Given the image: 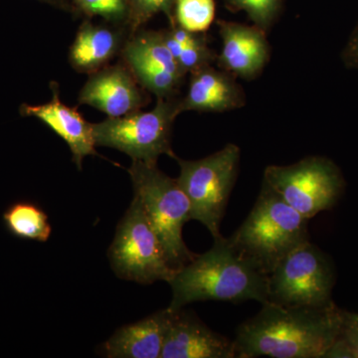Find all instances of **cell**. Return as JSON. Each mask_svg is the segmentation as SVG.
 <instances>
[{
  "label": "cell",
  "mask_w": 358,
  "mask_h": 358,
  "mask_svg": "<svg viewBox=\"0 0 358 358\" xmlns=\"http://www.w3.org/2000/svg\"><path fill=\"white\" fill-rule=\"evenodd\" d=\"M120 43L121 39L117 32L86 21L71 47L70 62L82 72H93L114 57Z\"/></svg>",
  "instance_id": "cell-16"
},
{
  "label": "cell",
  "mask_w": 358,
  "mask_h": 358,
  "mask_svg": "<svg viewBox=\"0 0 358 358\" xmlns=\"http://www.w3.org/2000/svg\"><path fill=\"white\" fill-rule=\"evenodd\" d=\"M343 310L263 303L238 327L235 357L324 358L341 334Z\"/></svg>",
  "instance_id": "cell-1"
},
{
  "label": "cell",
  "mask_w": 358,
  "mask_h": 358,
  "mask_svg": "<svg viewBox=\"0 0 358 358\" xmlns=\"http://www.w3.org/2000/svg\"><path fill=\"white\" fill-rule=\"evenodd\" d=\"M214 0H176L174 22L190 32L207 31L215 18Z\"/></svg>",
  "instance_id": "cell-19"
},
{
  "label": "cell",
  "mask_w": 358,
  "mask_h": 358,
  "mask_svg": "<svg viewBox=\"0 0 358 358\" xmlns=\"http://www.w3.org/2000/svg\"><path fill=\"white\" fill-rule=\"evenodd\" d=\"M180 113L178 101L159 98L150 112L108 117L93 124L96 145L115 148L145 164H157L162 155L176 159L171 148V129Z\"/></svg>",
  "instance_id": "cell-6"
},
{
  "label": "cell",
  "mask_w": 358,
  "mask_h": 358,
  "mask_svg": "<svg viewBox=\"0 0 358 358\" xmlns=\"http://www.w3.org/2000/svg\"><path fill=\"white\" fill-rule=\"evenodd\" d=\"M79 103L96 108L109 117H119L138 112L143 98L131 73L114 66L90 78L80 93Z\"/></svg>",
  "instance_id": "cell-13"
},
{
  "label": "cell",
  "mask_w": 358,
  "mask_h": 358,
  "mask_svg": "<svg viewBox=\"0 0 358 358\" xmlns=\"http://www.w3.org/2000/svg\"><path fill=\"white\" fill-rule=\"evenodd\" d=\"M222 49L217 57L219 67L234 76L253 79L265 67L270 48L265 32L258 26L219 20Z\"/></svg>",
  "instance_id": "cell-11"
},
{
  "label": "cell",
  "mask_w": 358,
  "mask_h": 358,
  "mask_svg": "<svg viewBox=\"0 0 358 358\" xmlns=\"http://www.w3.org/2000/svg\"><path fill=\"white\" fill-rule=\"evenodd\" d=\"M343 60L346 67L358 69V25L343 50Z\"/></svg>",
  "instance_id": "cell-25"
},
{
  "label": "cell",
  "mask_w": 358,
  "mask_h": 358,
  "mask_svg": "<svg viewBox=\"0 0 358 358\" xmlns=\"http://www.w3.org/2000/svg\"><path fill=\"white\" fill-rule=\"evenodd\" d=\"M129 21L134 30L152 20L157 13H164L174 23L173 9L176 0H128Z\"/></svg>",
  "instance_id": "cell-23"
},
{
  "label": "cell",
  "mask_w": 358,
  "mask_h": 358,
  "mask_svg": "<svg viewBox=\"0 0 358 358\" xmlns=\"http://www.w3.org/2000/svg\"><path fill=\"white\" fill-rule=\"evenodd\" d=\"M169 284L173 300L167 308L171 312L195 301L268 303V275L222 235L214 239L210 250L179 268Z\"/></svg>",
  "instance_id": "cell-2"
},
{
  "label": "cell",
  "mask_w": 358,
  "mask_h": 358,
  "mask_svg": "<svg viewBox=\"0 0 358 358\" xmlns=\"http://www.w3.org/2000/svg\"><path fill=\"white\" fill-rule=\"evenodd\" d=\"M327 357L358 358V313L343 310L341 334Z\"/></svg>",
  "instance_id": "cell-21"
},
{
  "label": "cell",
  "mask_w": 358,
  "mask_h": 358,
  "mask_svg": "<svg viewBox=\"0 0 358 358\" xmlns=\"http://www.w3.org/2000/svg\"><path fill=\"white\" fill-rule=\"evenodd\" d=\"M215 59V54L207 46L206 38L202 35L199 41L185 47L176 61L185 74L187 72L192 74L202 68L210 66Z\"/></svg>",
  "instance_id": "cell-24"
},
{
  "label": "cell",
  "mask_w": 358,
  "mask_h": 358,
  "mask_svg": "<svg viewBox=\"0 0 358 358\" xmlns=\"http://www.w3.org/2000/svg\"><path fill=\"white\" fill-rule=\"evenodd\" d=\"M169 308L126 324L102 345L103 357L109 358H160L169 327Z\"/></svg>",
  "instance_id": "cell-14"
},
{
  "label": "cell",
  "mask_w": 358,
  "mask_h": 358,
  "mask_svg": "<svg viewBox=\"0 0 358 358\" xmlns=\"http://www.w3.org/2000/svg\"><path fill=\"white\" fill-rule=\"evenodd\" d=\"M109 259L117 277L138 284L169 282L178 272L169 265L162 242L136 195L117 225Z\"/></svg>",
  "instance_id": "cell-7"
},
{
  "label": "cell",
  "mask_w": 358,
  "mask_h": 358,
  "mask_svg": "<svg viewBox=\"0 0 358 358\" xmlns=\"http://www.w3.org/2000/svg\"><path fill=\"white\" fill-rule=\"evenodd\" d=\"M43 1H46V2H56V1H57V0H43Z\"/></svg>",
  "instance_id": "cell-26"
},
{
  "label": "cell",
  "mask_w": 358,
  "mask_h": 358,
  "mask_svg": "<svg viewBox=\"0 0 358 358\" xmlns=\"http://www.w3.org/2000/svg\"><path fill=\"white\" fill-rule=\"evenodd\" d=\"M308 221L263 183L253 208L229 240L268 275L285 257L310 241Z\"/></svg>",
  "instance_id": "cell-3"
},
{
  "label": "cell",
  "mask_w": 358,
  "mask_h": 358,
  "mask_svg": "<svg viewBox=\"0 0 358 358\" xmlns=\"http://www.w3.org/2000/svg\"><path fill=\"white\" fill-rule=\"evenodd\" d=\"M244 103L243 90L235 81L234 75L207 66L192 73L187 94L179 107L181 112L220 113L238 109Z\"/></svg>",
  "instance_id": "cell-15"
},
{
  "label": "cell",
  "mask_w": 358,
  "mask_h": 358,
  "mask_svg": "<svg viewBox=\"0 0 358 358\" xmlns=\"http://www.w3.org/2000/svg\"><path fill=\"white\" fill-rule=\"evenodd\" d=\"M52 92L50 102L38 106L23 103L20 114L23 117H37L64 140L72 152L73 162L81 169L85 157L98 155L93 124L87 122L76 108L68 107L61 102L56 85L52 87Z\"/></svg>",
  "instance_id": "cell-12"
},
{
  "label": "cell",
  "mask_w": 358,
  "mask_h": 358,
  "mask_svg": "<svg viewBox=\"0 0 358 358\" xmlns=\"http://www.w3.org/2000/svg\"><path fill=\"white\" fill-rule=\"evenodd\" d=\"M226 6L232 11H245L256 26L267 31L273 24L282 0H225Z\"/></svg>",
  "instance_id": "cell-20"
},
{
  "label": "cell",
  "mask_w": 358,
  "mask_h": 358,
  "mask_svg": "<svg viewBox=\"0 0 358 358\" xmlns=\"http://www.w3.org/2000/svg\"><path fill=\"white\" fill-rule=\"evenodd\" d=\"M75 6L89 16H101L112 22L129 20L128 0H72Z\"/></svg>",
  "instance_id": "cell-22"
},
{
  "label": "cell",
  "mask_w": 358,
  "mask_h": 358,
  "mask_svg": "<svg viewBox=\"0 0 358 358\" xmlns=\"http://www.w3.org/2000/svg\"><path fill=\"white\" fill-rule=\"evenodd\" d=\"M2 222L16 239L46 243L50 239L52 226L48 214L36 202L18 200L7 206L2 213Z\"/></svg>",
  "instance_id": "cell-18"
},
{
  "label": "cell",
  "mask_w": 358,
  "mask_h": 358,
  "mask_svg": "<svg viewBox=\"0 0 358 358\" xmlns=\"http://www.w3.org/2000/svg\"><path fill=\"white\" fill-rule=\"evenodd\" d=\"M241 150L228 143L215 154L199 160L176 157L178 179L192 206V220L203 224L214 239L221 236V221L239 171Z\"/></svg>",
  "instance_id": "cell-5"
},
{
  "label": "cell",
  "mask_w": 358,
  "mask_h": 358,
  "mask_svg": "<svg viewBox=\"0 0 358 358\" xmlns=\"http://www.w3.org/2000/svg\"><path fill=\"white\" fill-rule=\"evenodd\" d=\"M263 183L308 219L334 208L345 186L341 169L322 157H308L289 166H268Z\"/></svg>",
  "instance_id": "cell-9"
},
{
  "label": "cell",
  "mask_w": 358,
  "mask_h": 358,
  "mask_svg": "<svg viewBox=\"0 0 358 358\" xmlns=\"http://www.w3.org/2000/svg\"><path fill=\"white\" fill-rule=\"evenodd\" d=\"M336 271L331 259L310 241L285 257L268 275V303L286 307L334 305Z\"/></svg>",
  "instance_id": "cell-8"
},
{
  "label": "cell",
  "mask_w": 358,
  "mask_h": 358,
  "mask_svg": "<svg viewBox=\"0 0 358 358\" xmlns=\"http://www.w3.org/2000/svg\"><path fill=\"white\" fill-rule=\"evenodd\" d=\"M134 195L141 200L169 265L178 271L196 254L185 245L183 226L192 220V206L178 179L169 178L157 164L133 160L128 169Z\"/></svg>",
  "instance_id": "cell-4"
},
{
  "label": "cell",
  "mask_w": 358,
  "mask_h": 358,
  "mask_svg": "<svg viewBox=\"0 0 358 358\" xmlns=\"http://www.w3.org/2000/svg\"><path fill=\"white\" fill-rule=\"evenodd\" d=\"M171 312L160 358H234V343L183 308Z\"/></svg>",
  "instance_id": "cell-10"
},
{
  "label": "cell",
  "mask_w": 358,
  "mask_h": 358,
  "mask_svg": "<svg viewBox=\"0 0 358 358\" xmlns=\"http://www.w3.org/2000/svg\"><path fill=\"white\" fill-rule=\"evenodd\" d=\"M122 56L134 74L145 70H162L180 78L185 75L164 42L162 32L141 33L126 45Z\"/></svg>",
  "instance_id": "cell-17"
}]
</instances>
